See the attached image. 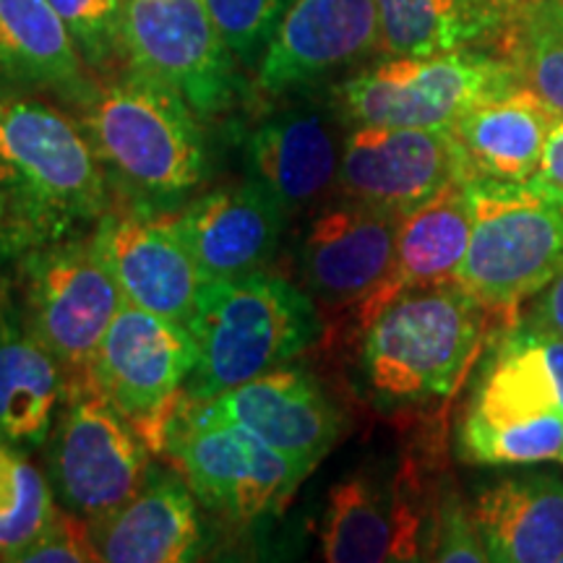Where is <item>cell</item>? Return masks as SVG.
I'll return each mask as SVG.
<instances>
[{"label": "cell", "instance_id": "cell-8", "mask_svg": "<svg viewBox=\"0 0 563 563\" xmlns=\"http://www.w3.org/2000/svg\"><path fill=\"white\" fill-rule=\"evenodd\" d=\"M165 454L173 456L203 506L235 522L282 511L311 475L249 428L209 412L201 402H183L175 412Z\"/></svg>", "mask_w": 563, "mask_h": 563}, {"label": "cell", "instance_id": "cell-31", "mask_svg": "<svg viewBox=\"0 0 563 563\" xmlns=\"http://www.w3.org/2000/svg\"><path fill=\"white\" fill-rule=\"evenodd\" d=\"M79 47L95 76L115 74L129 66L123 51L121 0H47Z\"/></svg>", "mask_w": 563, "mask_h": 563}, {"label": "cell", "instance_id": "cell-13", "mask_svg": "<svg viewBox=\"0 0 563 563\" xmlns=\"http://www.w3.org/2000/svg\"><path fill=\"white\" fill-rule=\"evenodd\" d=\"M460 180L467 159L452 129L350 125L336 191L344 199L405 217Z\"/></svg>", "mask_w": 563, "mask_h": 563}, {"label": "cell", "instance_id": "cell-5", "mask_svg": "<svg viewBox=\"0 0 563 563\" xmlns=\"http://www.w3.org/2000/svg\"><path fill=\"white\" fill-rule=\"evenodd\" d=\"M473 235L456 282L501 327L563 269V191L534 175L525 183L467 180Z\"/></svg>", "mask_w": 563, "mask_h": 563}, {"label": "cell", "instance_id": "cell-9", "mask_svg": "<svg viewBox=\"0 0 563 563\" xmlns=\"http://www.w3.org/2000/svg\"><path fill=\"white\" fill-rule=\"evenodd\" d=\"M16 266V308L26 329L53 352L68 386L95 384V355L125 298L91 235L32 253Z\"/></svg>", "mask_w": 563, "mask_h": 563}, {"label": "cell", "instance_id": "cell-25", "mask_svg": "<svg viewBox=\"0 0 563 563\" xmlns=\"http://www.w3.org/2000/svg\"><path fill=\"white\" fill-rule=\"evenodd\" d=\"M68 378L26 329L16 306L0 311V443L30 452L51 439Z\"/></svg>", "mask_w": 563, "mask_h": 563}, {"label": "cell", "instance_id": "cell-24", "mask_svg": "<svg viewBox=\"0 0 563 563\" xmlns=\"http://www.w3.org/2000/svg\"><path fill=\"white\" fill-rule=\"evenodd\" d=\"M470 235H473V201H470L467 180H460L402 217L389 277L382 290L352 313V323L361 327L397 295L456 282L467 256Z\"/></svg>", "mask_w": 563, "mask_h": 563}, {"label": "cell", "instance_id": "cell-37", "mask_svg": "<svg viewBox=\"0 0 563 563\" xmlns=\"http://www.w3.org/2000/svg\"><path fill=\"white\" fill-rule=\"evenodd\" d=\"M506 3H509V5H514V9H517V5L522 3V0H506Z\"/></svg>", "mask_w": 563, "mask_h": 563}, {"label": "cell", "instance_id": "cell-2", "mask_svg": "<svg viewBox=\"0 0 563 563\" xmlns=\"http://www.w3.org/2000/svg\"><path fill=\"white\" fill-rule=\"evenodd\" d=\"M110 209L81 121L45 97H0V264L91 235Z\"/></svg>", "mask_w": 563, "mask_h": 563}, {"label": "cell", "instance_id": "cell-11", "mask_svg": "<svg viewBox=\"0 0 563 563\" xmlns=\"http://www.w3.org/2000/svg\"><path fill=\"white\" fill-rule=\"evenodd\" d=\"M47 443L51 488L84 519L118 509L150 473L152 449L95 384L68 386Z\"/></svg>", "mask_w": 563, "mask_h": 563}, {"label": "cell", "instance_id": "cell-20", "mask_svg": "<svg viewBox=\"0 0 563 563\" xmlns=\"http://www.w3.org/2000/svg\"><path fill=\"white\" fill-rule=\"evenodd\" d=\"M347 125L332 100L300 102L266 118L249 136L251 178L264 183L287 211H300L336 188Z\"/></svg>", "mask_w": 563, "mask_h": 563}, {"label": "cell", "instance_id": "cell-34", "mask_svg": "<svg viewBox=\"0 0 563 563\" xmlns=\"http://www.w3.org/2000/svg\"><path fill=\"white\" fill-rule=\"evenodd\" d=\"M13 561L24 563H95L100 561L91 543L89 522L68 509H55L51 522Z\"/></svg>", "mask_w": 563, "mask_h": 563}, {"label": "cell", "instance_id": "cell-33", "mask_svg": "<svg viewBox=\"0 0 563 563\" xmlns=\"http://www.w3.org/2000/svg\"><path fill=\"white\" fill-rule=\"evenodd\" d=\"M426 561L439 563H485L488 553L477 532L470 504L452 483H441L435 496L431 530H428Z\"/></svg>", "mask_w": 563, "mask_h": 563}, {"label": "cell", "instance_id": "cell-6", "mask_svg": "<svg viewBox=\"0 0 563 563\" xmlns=\"http://www.w3.org/2000/svg\"><path fill=\"white\" fill-rule=\"evenodd\" d=\"M446 420L433 422L418 452L397 464L365 462L329 488L319 543L329 563L426 561L428 530L441 483Z\"/></svg>", "mask_w": 563, "mask_h": 563}, {"label": "cell", "instance_id": "cell-14", "mask_svg": "<svg viewBox=\"0 0 563 563\" xmlns=\"http://www.w3.org/2000/svg\"><path fill=\"white\" fill-rule=\"evenodd\" d=\"M402 217L368 203L329 201L295 249L300 287L329 313H355L382 290L394 264Z\"/></svg>", "mask_w": 563, "mask_h": 563}, {"label": "cell", "instance_id": "cell-21", "mask_svg": "<svg viewBox=\"0 0 563 563\" xmlns=\"http://www.w3.org/2000/svg\"><path fill=\"white\" fill-rule=\"evenodd\" d=\"M97 84L47 0H0V97H45L79 112Z\"/></svg>", "mask_w": 563, "mask_h": 563}, {"label": "cell", "instance_id": "cell-1", "mask_svg": "<svg viewBox=\"0 0 563 563\" xmlns=\"http://www.w3.org/2000/svg\"><path fill=\"white\" fill-rule=\"evenodd\" d=\"M357 329L352 389L386 420H446L501 323L460 282L397 295Z\"/></svg>", "mask_w": 563, "mask_h": 563}, {"label": "cell", "instance_id": "cell-7", "mask_svg": "<svg viewBox=\"0 0 563 563\" xmlns=\"http://www.w3.org/2000/svg\"><path fill=\"white\" fill-rule=\"evenodd\" d=\"M522 87L514 63L490 47L435 55H384L334 84L332 100L347 125L452 129L477 104Z\"/></svg>", "mask_w": 563, "mask_h": 563}, {"label": "cell", "instance_id": "cell-15", "mask_svg": "<svg viewBox=\"0 0 563 563\" xmlns=\"http://www.w3.org/2000/svg\"><path fill=\"white\" fill-rule=\"evenodd\" d=\"M91 243L131 306L188 327L203 274L170 211L118 207L91 230Z\"/></svg>", "mask_w": 563, "mask_h": 563}, {"label": "cell", "instance_id": "cell-22", "mask_svg": "<svg viewBox=\"0 0 563 563\" xmlns=\"http://www.w3.org/2000/svg\"><path fill=\"white\" fill-rule=\"evenodd\" d=\"M186 477L150 470L129 501L87 519L91 543L108 563H180L199 559L201 519Z\"/></svg>", "mask_w": 563, "mask_h": 563}, {"label": "cell", "instance_id": "cell-28", "mask_svg": "<svg viewBox=\"0 0 563 563\" xmlns=\"http://www.w3.org/2000/svg\"><path fill=\"white\" fill-rule=\"evenodd\" d=\"M498 53L527 89L563 115V0H522Z\"/></svg>", "mask_w": 563, "mask_h": 563}, {"label": "cell", "instance_id": "cell-19", "mask_svg": "<svg viewBox=\"0 0 563 563\" xmlns=\"http://www.w3.org/2000/svg\"><path fill=\"white\" fill-rule=\"evenodd\" d=\"M287 211L264 183L211 188L175 211V222L191 249L203 279H232L264 269L279 249Z\"/></svg>", "mask_w": 563, "mask_h": 563}, {"label": "cell", "instance_id": "cell-35", "mask_svg": "<svg viewBox=\"0 0 563 563\" xmlns=\"http://www.w3.org/2000/svg\"><path fill=\"white\" fill-rule=\"evenodd\" d=\"M530 316L540 327L551 329L559 336H563V269L548 282V285L530 300Z\"/></svg>", "mask_w": 563, "mask_h": 563}, {"label": "cell", "instance_id": "cell-36", "mask_svg": "<svg viewBox=\"0 0 563 563\" xmlns=\"http://www.w3.org/2000/svg\"><path fill=\"white\" fill-rule=\"evenodd\" d=\"M540 178L563 191V115H559L548 133V144L540 165Z\"/></svg>", "mask_w": 563, "mask_h": 563}, {"label": "cell", "instance_id": "cell-23", "mask_svg": "<svg viewBox=\"0 0 563 563\" xmlns=\"http://www.w3.org/2000/svg\"><path fill=\"white\" fill-rule=\"evenodd\" d=\"M475 527L498 563H561L563 481L555 473L525 470L498 477L470 504Z\"/></svg>", "mask_w": 563, "mask_h": 563}, {"label": "cell", "instance_id": "cell-27", "mask_svg": "<svg viewBox=\"0 0 563 563\" xmlns=\"http://www.w3.org/2000/svg\"><path fill=\"white\" fill-rule=\"evenodd\" d=\"M384 55H435L501 47L514 5L506 0H376Z\"/></svg>", "mask_w": 563, "mask_h": 563}, {"label": "cell", "instance_id": "cell-17", "mask_svg": "<svg viewBox=\"0 0 563 563\" xmlns=\"http://www.w3.org/2000/svg\"><path fill=\"white\" fill-rule=\"evenodd\" d=\"M201 405L220 418L249 428L279 454L302 464L308 473L319 467L347 428V418L319 378L311 371L290 365L264 373Z\"/></svg>", "mask_w": 563, "mask_h": 563}, {"label": "cell", "instance_id": "cell-26", "mask_svg": "<svg viewBox=\"0 0 563 563\" xmlns=\"http://www.w3.org/2000/svg\"><path fill=\"white\" fill-rule=\"evenodd\" d=\"M559 112L525 84L477 104L452 125L470 178L525 183L540 175L548 133Z\"/></svg>", "mask_w": 563, "mask_h": 563}, {"label": "cell", "instance_id": "cell-29", "mask_svg": "<svg viewBox=\"0 0 563 563\" xmlns=\"http://www.w3.org/2000/svg\"><path fill=\"white\" fill-rule=\"evenodd\" d=\"M456 452L467 464L481 467H534L563 462V415L553 412L511 422L460 418Z\"/></svg>", "mask_w": 563, "mask_h": 563}, {"label": "cell", "instance_id": "cell-4", "mask_svg": "<svg viewBox=\"0 0 563 563\" xmlns=\"http://www.w3.org/2000/svg\"><path fill=\"white\" fill-rule=\"evenodd\" d=\"M188 329L199 355L183 402H209L319 344L323 313L302 287L258 269L203 282Z\"/></svg>", "mask_w": 563, "mask_h": 563}, {"label": "cell", "instance_id": "cell-3", "mask_svg": "<svg viewBox=\"0 0 563 563\" xmlns=\"http://www.w3.org/2000/svg\"><path fill=\"white\" fill-rule=\"evenodd\" d=\"M79 121L118 207H186L211 175L203 118L170 84L125 66L97 84Z\"/></svg>", "mask_w": 563, "mask_h": 563}, {"label": "cell", "instance_id": "cell-32", "mask_svg": "<svg viewBox=\"0 0 563 563\" xmlns=\"http://www.w3.org/2000/svg\"><path fill=\"white\" fill-rule=\"evenodd\" d=\"M238 66L256 70L292 0H207Z\"/></svg>", "mask_w": 563, "mask_h": 563}, {"label": "cell", "instance_id": "cell-38", "mask_svg": "<svg viewBox=\"0 0 563 563\" xmlns=\"http://www.w3.org/2000/svg\"><path fill=\"white\" fill-rule=\"evenodd\" d=\"M561 563H563V559H561Z\"/></svg>", "mask_w": 563, "mask_h": 563}, {"label": "cell", "instance_id": "cell-16", "mask_svg": "<svg viewBox=\"0 0 563 563\" xmlns=\"http://www.w3.org/2000/svg\"><path fill=\"white\" fill-rule=\"evenodd\" d=\"M382 53L376 0H292L256 66L264 97H287Z\"/></svg>", "mask_w": 563, "mask_h": 563}, {"label": "cell", "instance_id": "cell-10", "mask_svg": "<svg viewBox=\"0 0 563 563\" xmlns=\"http://www.w3.org/2000/svg\"><path fill=\"white\" fill-rule=\"evenodd\" d=\"M196 355L191 329L125 300L102 336L91 378L146 446L165 452L167 428L186 397Z\"/></svg>", "mask_w": 563, "mask_h": 563}, {"label": "cell", "instance_id": "cell-18", "mask_svg": "<svg viewBox=\"0 0 563 563\" xmlns=\"http://www.w3.org/2000/svg\"><path fill=\"white\" fill-rule=\"evenodd\" d=\"M563 415V336L519 316L485 344L462 420L511 422Z\"/></svg>", "mask_w": 563, "mask_h": 563}, {"label": "cell", "instance_id": "cell-30", "mask_svg": "<svg viewBox=\"0 0 563 563\" xmlns=\"http://www.w3.org/2000/svg\"><path fill=\"white\" fill-rule=\"evenodd\" d=\"M53 488L21 449L0 443V561H13L51 522Z\"/></svg>", "mask_w": 563, "mask_h": 563}, {"label": "cell", "instance_id": "cell-12", "mask_svg": "<svg viewBox=\"0 0 563 563\" xmlns=\"http://www.w3.org/2000/svg\"><path fill=\"white\" fill-rule=\"evenodd\" d=\"M121 26L131 68L170 84L203 121L232 108L238 60L207 0H121Z\"/></svg>", "mask_w": 563, "mask_h": 563}]
</instances>
